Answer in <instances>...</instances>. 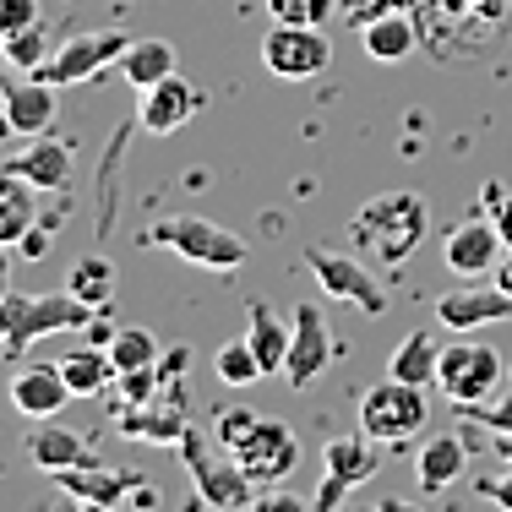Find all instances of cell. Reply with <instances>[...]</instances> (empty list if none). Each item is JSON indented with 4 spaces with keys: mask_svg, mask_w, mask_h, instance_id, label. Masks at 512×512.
<instances>
[{
    "mask_svg": "<svg viewBox=\"0 0 512 512\" xmlns=\"http://www.w3.org/2000/svg\"><path fill=\"white\" fill-rule=\"evenodd\" d=\"M349 240L365 262H382V267H404L414 246L425 240V202L414 191H382L355 213L349 224Z\"/></svg>",
    "mask_w": 512,
    "mask_h": 512,
    "instance_id": "cell-1",
    "label": "cell"
},
{
    "mask_svg": "<svg viewBox=\"0 0 512 512\" xmlns=\"http://www.w3.org/2000/svg\"><path fill=\"white\" fill-rule=\"evenodd\" d=\"M99 311L82 306L71 289H55V295H17L11 289L0 300V349L6 355H22L28 344H39L44 333H71V327H93Z\"/></svg>",
    "mask_w": 512,
    "mask_h": 512,
    "instance_id": "cell-2",
    "label": "cell"
},
{
    "mask_svg": "<svg viewBox=\"0 0 512 512\" xmlns=\"http://www.w3.org/2000/svg\"><path fill=\"white\" fill-rule=\"evenodd\" d=\"M425 420H431L425 387L398 382V376L376 382L371 393L360 398V431L371 436V442H382V447H404V442H414V436L425 431Z\"/></svg>",
    "mask_w": 512,
    "mask_h": 512,
    "instance_id": "cell-3",
    "label": "cell"
},
{
    "mask_svg": "<svg viewBox=\"0 0 512 512\" xmlns=\"http://www.w3.org/2000/svg\"><path fill=\"white\" fill-rule=\"evenodd\" d=\"M180 453H186V474H191V485H197V496H202L213 512H235V507H251V502H256V496H251L256 480L240 469V458H235V453L218 458L197 425L180 436Z\"/></svg>",
    "mask_w": 512,
    "mask_h": 512,
    "instance_id": "cell-4",
    "label": "cell"
},
{
    "mask_svg": "<svg viewBox=\"0 0 512 512\" xmlns=\"http://www.w3.org/2000/svg\"><path fill=\"white\" fill-rule=\"evenodd\" d=\"M262 66L278 82H316L333 66V44H327L322 22H273L262 39Z\"/></svg>",
    "mask_w": 512,
    "mask_h": 512,
    "instance_id": "cell-5",
    "label": "cell"
},
{
    "mask_svg": "<svg viewBox=\"0 0 512 512\" xmlns=\"http://www.w3.org/2000/svg\"><path fill=\"white\" fill-rule=\"evenodd\" d=\"M153 246L186 256V262L197 267H240L251 256V246L235 235V229L213 224V218H164V224H153Z\"/></svg>",
    "mask_w": 512,
    "mask_h": 512,
    "instance_id": "cell-6",
    "label": "cell"
},
{
    "mask_svg": "<svg viewBox=\"0 0 512 512\" xmlns=\"http://www.w3.org/2000/svg\"><path fill=\"white\" fill-rule=\"evenodd\" d=\"M322 485H316V512H338L344 507V496L349 491H360L365 480H371L376 469H382V458H376V447H371V436L355 431V436H333V442L322 447Z\"/></svg>",
    "mask_w": 512,
    "mask_h": 512,
    "instance_id": "cell-7",
    "label": "cell"
},
{
    "mask_svg": "<svg viewBox=\"0 0 512 512\" xmlns=\"http://www.w3.org/2000/svg\"><path fill=\"white\" fill-rule=\"evenodd\" d=\"M502 355H496L491 344H447L442 349V376H436V387H442L453 404L474 409L485 404V398L496 393V382H502Z\"/></svg>",
    "mask_w": 512,
    "mask_h": 512,
    "instance_id": "cell-8",
    "label": "cell"
},
{
    "mask_svg": "<svg viewBox=\"0 0 512 512\" xmlns=\"http://www.w3.org/2000/svg\"><path fill=\"white\" fill-rule=\"evenodd\" d=\"M306 267L316 273V284L327 289L333 300H344V306H355L365 316H382L387 311V295L376 289V278H371V267H365V256L355 251H322V246H311L306 251Z\"/></svg>",
    "mask_w": 512,
    "mask_h": 512,
    "instance_id": "cell-9",
    "label": "cell"
},
{
    "mask_svg": "<svg viewBox=\"0 0 512 512\" xmlns=\"http://www.w3.org/2000/svg\"><path fill=\"white\" fill-rule=\"evenodd\" d=\"M126 50H131V39H120V33H77V39L60 44V50L50 55V66L33 71V77L55 82V88H77V82H93L99 71L120 66Z\"/></svg>",
    "mask_w": 512,
    "mask_h": 512,
    "instance_id": "cell-10",
    "label": "cell"
},
{
    "mask_svg": "<svg viewBox=\"0 0 512 512\" xmlns=\"http://www.w3.org/2000/svg\"><path fill=\"white\" fill-rule=\"evenodd\" d=\"M235 458L256 485H273V480H289V474L300 469V442L284 420H267L262 414V420L251 425V436L235 447Z\"/></svg>",
    "mask_w": 512,
    "mask_h": 512,
    "instance_id": "cell-11",
    "label": "cell"
},
{
    "mask_svg": "<svg viewBox=\"0 0 512 512\" xmlns=\"http://www.w3.org/2000/svg\"><path fill=\"white\" fill-rule=\"evenodd\" d=\"M60 120V88L44 77L28 82H6L0 88V126L17 131V137H50Z\"/></svg>",
    "mask_w": 512,
    "mask_h": 512,
    "instance_id": "cell-12",
    "label": "cell"
},
{
    "mask_svg": "<svg viewBox=\"0 0 512 512\" xmlns=\"http://www.w3.org/2000/svg\"><path fill=\"white\" fill-rule=\"evenodd\" d=\"M295 338H289V365H284V382L289 387H311L316 376L327 371V360H333V327H327V316L316 311V300H300L295 306Z\"/></svg>",
    "mask_w": 512,
    "mask_h": 512,
    "instance_id": "cell-13",
    "label": "cell"
},
{
    "mask_svg": "<svg viewBox=\"0 0 512 512\" xmlns=\"http://www.w3.org/2000/svg\"><path fill=\"white\" fill-rule=\"evenodd\" d=\"M191 431L186 420V398L175 393V376H169V387L158 398H148V404H131L126 414H120V436L126 442H164V447H180V436Z\"/></svg>",
    "mask_w": 512,
    "mask_h": 512,
    "instance_id": "cell-14",
    "label": "cell"
},
{
    "mask_svg": "<svg viewBox=\"0 0 512 512\" xmlns=\"http://www.w3.org/2000/svg\"><path fill=\"white\" fill-rule=\"evenodd\" d=\"M512 316V295L502 284H469V289H447L436 300V322L453 327V333H474V327H491Z\"/></svg>",
    "mask_w": 512,
    "mask_h": 512,
    "instance_id": "cell-15",
    "label": "cell"
},
{
    "mask_svg": "<svg viewBox=\"0 0 512 512\" xmlns=\"http://www.w3.org/2000/svg\"><path fill=\"white\" fill-rule=\"evenodd\" d=\"M202 109V88H191L186 77H164L158 88L142 93V109H137V120H142V131L148 137H169V131H180L191 115Z\"/></svg>",
    "mask_w": 512,
    "mask_h": 512,
    "instance_id": "cell-16",
    "label": "cell"
},
{
    "mask_svg": "<svg viewBox=\"0 0 512 512\" xmlns=\"http://www.w3.org/2000/svg\"><path fill=\"white\" fill-rule=\"evenodd\" d=\"M442 262L453 267L463 278H485L496 273V262H502V235H496L491 218H469V224H458L453 235H447L442 246Z\"/></svg>",
    "mask_w": 512,
    "mask_h": 512,
    "instance_id": "cell-17",
    "label": "cell"
},
{
    "mask_svg": "<svg viewBox=\"0 0 512 512\" xmlns=\"http://www.w3.org/2000/svg\"><path fill=\"white\" fill-rule=\"evenodd\" d=\"M71 387L60 376V365H28V371L11 376V404H17L28 420H50V414L66 409Z\"/></svg>",
    "mask_w": 512,
    "mask_h": 512,
    "instance_id": "cell-18",
    "label": "cell"
},
{
    "mask_svg": "<svg viewBox=\"0 0 512 512\" xmlns=\"http://www.w3.org/2000/svg\"><path fill=\"white\" fill-rule=\"evenodd\" d=\"M6 169H11V175H22L33 191H60L71 180V148H66V142H55V137H33L22 153L6 158Z\"/></svg>",
    "mask_w": 512,
    "mask_h": 512,
    "instance_id": "cell-19",
    "label": "cell"
},
{
    "mask_svg": "<svg viewBox=\"0 0 512 512\" xmlns=\"http://www.w3.org/2000/svg\"><path fill=\"white\" fill-rule=\"evenodd\" d=\"M246 338L256 349V360H262V376H278L289 365V338H295V327L278 322V311L267 306V300H251L246 311Z\"/></svg>",
    "mask_w": 512,
    "mask_h": 512,
    "instance_id": "cell-20",
    "label": "cell"
},
{
    "mask_svg": "<svg viewBox=\"0 0 512 512\" xmlns=\"http://www.w3.org/2000/svg\"><path fill=\"white\" fill-rule=\"evenodd\" d=\"M55 480H60V491H66L71 502H99V507H115L126 491H137V480H131V474L99 469V463H77V469H60Z\"/></svg>",
    "mask_w": 512,
    "mask_h": 512,
    "instance_id": "cell-21",
    "label": "cell"
},
{
    "mask_svg": "<svg viewBox=\"0 0 512 512\" xmlns=\"http://www.w3.org/2000/svg\"><path fill=\"white\" fill-rule=\"evenodd\" d=\"M28 458H33V469H44V474L93 463L88 442H82L77 431H66V425H39V431H28Z\"/></svg>",
    "mask_w": 512,
    "mask_h": 512,
    "instance_id": "cell-22",
    "label": "cell"
},
{
    "mask_svg": "<svg viewBox=\"0 0 512 512\" xmlns=\"http://www.w3.org/2000/svg\"><path fill=\"white\" fill-rule=\"evenodd\" d=\"M120 77L131 82L137 93H148V88H158L164 77H175V44L169 39H142V44H131L126 55H120Z\"/></svg>",
    "mask_w": 512,
    "mask_h": 512,
    "instance_id": "cell-23",
    "label": "cell"
},
{
    "mask_svg": "<svg viewBox=\"0 0 512 512\" xmlns=\"http://www.w3.org/2000/svg\"><path fill=\"white\" fill-rule=\"evenodd\" d=\"M33 186L11 169H0V246H22L33 235Z\"/></svg>",
    "mask_w": 512,
    "mask_h": 512,
    "instance_id": "cell-24",
    "label": "cell"
},
{
    "mask_svg": "<svg viewBox=\"0 0 512 512\" xmlns=\"http://www.w3.org/2000/svg\"><path fill=\"white\" fill-rule=\"evenodd\" d=\"M463 474V442L458 436H431V442L420 447V458H414V480H420L425 496L447 491Z\"/></svg>",
    "mask_w": 512,
    "mask_h": 512,
    "instance_id": "cell-25",
    "label": "cell"
},
{
    "mask_svg": "<svg viewBox=\"0 0 512 512\" xmlns=\"http://www.w3.org/2000/svg\"><path fill=\"white\" fill-rule=\"evenodd\" d=\"M387 376L414 382V387H431L436 376H442V344H436L431 333H409L404 344L393 349V360H387Z\"/></svg>",
    "mask_w": 512,
    "mask_h": 512,
    "instance_id": "cell-26",
    "label": "cell"
},
{
    "mask_svg": "<svg viewBox=\"0 0 512 512\" xmlns=\"http://www.w3.org/2000/svg\"><path fill=\"white\" fill-rule=\"evenodd\" d=\"M414 44H420V33H414V22L404 11H376V17H365V55L371 60H404Z\"/></svg>",
    "mask_w": 512,
    "mask_h": 512,
    "instance_id": "cell-27",
    "label": "cell"
},
{
    "mask_svg": "<svg viewBox=\"0 0 512 512\" xmlns=\"http://www.w3.org/2000/svg\"><path fill=\"white\" fill-rule=\"evenodd\" d=\"M66 289L82 300V306L109 311V300H115V262L99 256V251L77 256V262H71V273H66Z\"/></svg>",
    "mask_w": 512,
    "mask_h": 512,
    "instance_id": "cell-28",
    "label": "cell"
},
{
    "mask_svg": "<svg viewBox=\"0 0 512 512\" xmlns=\"http://www.w3.org/2000/svg\"><path fill=\"white\" fill-rule=\"evenodd\" d=\"M60 365V376H66V387H71V398H99L109 382H115V365H109V355L99 344L93 349H77V355H66V360H55Z\"/></svg>",
    "mask_w": 512,
    "mask_h": 512,
    "instance_id": "cell-29",
    "label": "cell"
},
{
    "mask_svg": "<svg viewBox=\"0 0 512 512\" xmlns=\"http://www.w3.org/2000/svg\"><path fill=\"white\" fill-rule=\"evenodd\" d=\"M109 365L120 371H142V365H158V338L148 333V327H115V338L104 344Z\"/></svg>",
    "mask_w": 512,
    "mask_h": 512,
    "instance_id": "cell-30",
    "label": "cell"
},
{
    "mask_svg": "<svg viewBox=\"0 0 512 512\" xmlns=\"http://www.w3.org/2000/svg\"><path fill=\"white\" fill-rule=\"evenodd\" d=\"M213 371H218V382H224V387H251V382H262V360H256L251 338H235V344L218 349Z\"/></svg>",
    "mask_w": 512,
    "mask_h": 512,
    "instance_id": "cell-31",
    "label": "cell"
},
{
    "mask_svg": "<svg viewBox=\"0 0 512 512\" xmlns=\"http://www.w3.org/2000/svg\"><path fill=\"white\" fill-rule=\"evenodd\" d=\"M0 50H6L11 71H44V66H50V33L33 22V28H22V33H11V39H0Z\"/></svg>",
    "mask_w": 512,
    "mask_h": 512,
    "instance_id": "cell-32",
    "label": "cell"
},
{
    "mask_svg": "<svg viewBox=\"0 0 512 512\" xmlns=\"http://www.w3.org/2000/svg\"><path fill=\"white\" fill-rule=\"evenodd\" d=\"M256 420H262L256 409H229V414H218V442H224V453H235V447L246 442Z\"/></svg>",
    "mask_w": 512,
    "mask_h": 512,
    "instance_id": "cell-33",
    "label": "cell"
},
{
    "mask_svg": "<svg viewBox=\"0 0 512 512\" xmlns=\"http://www.w3.org/2000/svg\"><path fill=\"white\" fill-rule=\"evenodd\" d=\"M33 22H39V0H0V39L33 28Z\"/></svg>",
    "mask_w": 512,
    "mask_h": 512,
    "instance_id": "cell-34",
    "label": "cell"
},
{
    "mask_svg": "<svg viewBox=\"0 0 512 512\" xmlns=\"http://www.w3.org/2000/svg\"><path fill=\"white\" fill-rule=\"evenodd\" d=\"M273 22H322L327 17V0H267Z\"/></svg>",
    "mask_w": 512,
    "mask_h": 512,
    "instance_id": "cell-35",
    "label": "cell"
},
{
    "mask_svg": "<svg viewBox=\"0 0 512 512\" xmlns=\"http://www.w3.org/2000/svg\"><path fill=\"white\" fill-rule=\"evenodd\" d=\"M246 512H311L306 496H295V491H262Z\"/></svg>",
    "mask_w": 512,
    "mask_h": 512,
    "instance_id": "cell-36",
    "label": "cell"
},
{
    "mask_svg": "<svg viewBox=\"0 0 512 512\" xmlns=\"http://www.w3.org/2000/svg\"><path fill=\"white\" fill-rule=\"evenodd\" d=\"M474 409H480V425H485V431H512V393H502V398H496V404H474Z\"/></svg>",
    "mask_w": 512,
    "mask_h": 512,
    "instance_id": "cell-37",
    "label": "cell"
},
{
    "mask_svg": "<svg viewBox=\"0 0 512 512\" xmlns=\"http://www.w3.org/2000/svg\"><path fill=\"white\" fill-rule=\"evenodd\" d=\"M480 491H485V502H491V507L512 512V469H507V474H496V480H485Z\"/></svg>",
    "mask_w": 512,
    "mask_h": 512,
    "instance_id": "cell-38",
    "label": "cell"
},
{
    "mask_svg": "<svg viewBox=\"0 0 512 512\" xmlns=\"http://www.w3.org/2000/svg\"><path fill=\"white\" fill-rule=\"evenodd\" d=\"M491 224H496V235H502V246L512 251V191L491 207Z\"/></svg>",
    "mask_w": 512,
    "mask_h": 512,
    "instance_id": "cell-39",
    "label": "cell"
},
{
    "mask_svg": "<svg viewBox=\"0 0 512 512\" xmlns=\"http://www.w3.org/2000/svg\"><path fill=\"white\" fill-rule=\"evenodd\" d=\"M496 284L512 295V251H502V262H496Z\"/></svg>",
    "mask_w": 512,
    "mask_h": 512,
    "instance_id": "cell-40",
    "label": "cell"
},
{
    "mask_svg": "<svg viewBox=\"0 0 512 512\" xmlns=\"http://www.w3.org/2000/svg\"><path fill=\"white\" fill-rule=\"evenodd\" d=\"M11 295V256H6V246H0V300Z\"/></svg>",
    "mask_w": 512,
    "mask_h": 512,
    "instance_id": "cell-41",
    "label": "cell"
},
{
    "mask_svg": "<svg viewBox=\"0 0 512 512\" xmlns=\"http://www.w3.org/2000/svg\"><path fill=\"white\" fill-rule=\"evenodd\" d=\"M491 447H496V458H507V463H512V431H496V436H491Z\"/></svg>",
    "mask_w": 512,
    "mask_h": 512,
    "instance_id": "cell-42",
    "label": "cell"
},
{
    "mask_svg": "<svg viewBox=\"0 0 512 512\" xmlns=\"http://www.w3.org/2000/svg\"><path fill=\"white\" fill-rule=\"evenodd\" d=\"M60 512H109V507H99V502H71V507H60Z\"/></svg>",
    "mask_w": 512,
    "mask_h": 512,
    "instance_id": "cell-43",
    "label": "cell"
},
{
    "mask_svg": "<svg viewBox=\"0 0 512 512\" xmlns=\"http://www.w3.org/2000/svg\"><path fill=\"white\" fill-rule=\"evenodd\" d=\"M376 512H420V507H414V502H382Z\"/></svg>",
    "mask_w": 512,
    "mask_h": 512,
    "instance_id": "cell-44",
    "label": "cell"
}]
</instances>
